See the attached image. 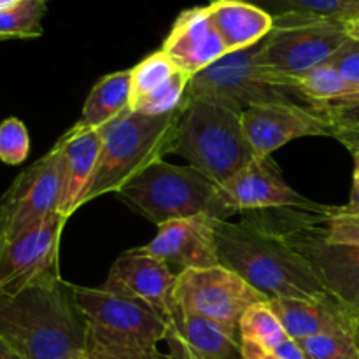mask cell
Returning <instances> with one entry per match:
<instances>
[{"label": "cell", "instance_id": "cell-3", "mask_svg": "<svg viewBox=\"0 0 359 359\" xmlns=\"http://www.w3.org/2000/svg\"><path fill=\"white\" fill-rule=\"evenodd\" d=\"M181 111L147 116L126 109L100 128L102 149L84 203L119 193L147 167L174 151Z\"/></svg>", "mask_w": 359, "mask_h": 359}, {"label": "cell", "instance_id": "cell-5", "mask_svg": "<svg viewBox=\"0 0 359 359\" xmlns=\"http://www.w3.org/2000/svg\"><path fill=\"white\" fill-rule=\"evenodd\" d=\"M172 153L219 186L256 158L241 112L209 100L184 102Z\"/></svg>", "mask_w": 359, "mask_h": 359}, {"label": "cell", "instance_id": "cell-7", "mask_svg": "<svg viewBox=\"0 0 359 359\" xmlns=\"http://www.w3.org/2000/svg\"><path fill=\"white\" fill-rule=\"evenodd\" d=\"M262 42L242 51L228 53L189 79L186 100H209L242 112L265 104H309L298 91L284 86L283 77L256 63ZM184 100V102H186Z\"/></svg>", "mask_w": 359, "mask_h": 359}, {"label": "cell", "instance_id": "cell-27", "mask_svg": "<svg viewBox=\"0 0 359 359\" xmlns=\"http://www.w3.org/2000/svg\"><path fill=\"white\" fill-rule=\"evenodd\" d=\"M44 0H21L11 9L0 13V41L7 39H35L42 35Z\"/></svg>", "mask_w": 359, "mask_h": 359}, {"label": "cell", "instance_id": "cell-36", "mask_svg": "<svg viewBox=\"0 0 359 359\" xmlns=\"http://www.w3.org/2000/svg\"><path fill=\"white\" fill-rule=\"evenodd\" d=\"M273 354L280 359H307L305 358L304 351H302V347L298 346L297 340L293 339H287L286 342L280 344V346L273 351Z\"/></svg>", "mask_w": 359, "mask_h": 359}, {"label": "cell", "instance_id": "cell-8", "mask_svg": "<svg viewBox=\"0 0 359 359\" xmlns=\"http://www.w3.org/2000/svg\"><path fill=\"white\" fill-rule=\"evenodd\" d=\"M347 39L344 20L287 13L273 18V28L262 41L256 63L266 72L300 77L328 63Z\"/></svg>", "mask_w": 359, "mask_h": 359}, {"label": "cell", "instance_id": "cell-11", "mask_svg": "<svg viewBox=\"0 0 359 359\" xmlns=\"http://www.w3.org/2000/svg\"><path fill=\"white\" fill-rule=\"evenodd\" d=\"M62 196V153L53 146L25 168L0 198V245L58 212Z\"/></svg>", "mask_w": 359, "mask_h": 359}, {"label": "cell", "instance_id": "cell-4", "mask_svg": "<svg viewBox=\"0 0 359 359\" xmlns=\"http://www.w3.org/2000/svg\"><path fill=\"white\" fill-rule=\"evenodd\" d=\"M116 196L156 226L198 214L221 221L235 216L221 195L219 184L189 165L181 167L163 160L147 167Z\"/></svg>", "mask_w": 359, "mask_h": 359}, {"label": "cell", "instance_id": "cell-19", "mask_svg": "<svg viewBox=\"0 0 359 359\" xmlns=\"http://www.w3.org/2000/svg\"><path fill=\"white\" fill-rule=\"evenodd\" d=\"M269 302L293 340L321 333H359L358 309L330 293L316 298H272Z\"/></svg>", "mask_w": 359, "mask_h": 359}, {"label": "cell", "instance_id": "cell-40", "mask_svg": "<svg viewBox=\"0 0 359 359\" xmlns=\"http://www.w3.org/2000/svg\"><path fill=\"white\" fill-rule=\"evenodd\" d=\"M20 2L21 0H0V13H2V11L11 9V7H14L16 4H20Z\"/></svg>", "mask_w": 359, "mask_h": 359}, {"label": "cell", "instance_id": "cell-16", "mask_svg": "<svg viewBox=\"0 0 359 359\" xmlns=\"http://www.w3.org/2000/svg\"><path fill=\"white\" fill-rule=\"evenodd\" d=\"M216 221L207 214L168 221L158 226L156 237L142 251L161 259L168 266H177L179 273L191 269H210L217 266Z\"/></svg>", "mask_w": 359, "mask_h": 359}, {"label": "cell", "instance_id": "cell-2", "mask_svg": "<svg viewBox=\"0 0 359 359\" xmlns=\"http://www.w3.org/2000/svg\"><path fill=\"white\" fill-rule=\"evenodd\" d=\"M219 263L255 290L272 298H316L326 294L300 252L270 228L242 219L216 221Z\"/></svg>", "mask_w": 359, "mask_h": 359}, {"label": "cell", "instance_id": "cell-25", "mask_svg": "<svg viewBox=\"0 0 359 359\" xmlns=\"http://www.w3.org/2000/svg\"><path fill=\"white\" fill-rule=\"evenodd\" d=\"M238 337L270 353L290 339L269 300L258 302L244 312L238 323Z\"/></svg>", "mask_w": 359, "mask_h": 359}, {"label": "cell", "instance_id": "cell-1", "mask_svg": "<svg viewBox=\"0 0 359 359\" xmlns=\"http://www.w3.org/2000/svg\"><path fill=\"white\" fill-rule=\"evenodd\" d=\"M0 335L25 359H86L88 325L62 276L0 294Z\"/></svg>", "mask_w": 359, "mask_h": 359}, {"label": "cell", "instance_id": "cell-33", "mask_svg": "<svg viewBox=\"0 0 359 359\" xmlns=\"http://www.w3.org/2000/svg\"><path fill=\"white\" fill-rule=\"evenodd\" d=\"M325 111L337 128H344V126H359V98L358 100L326 105Z\"/></svg>", "mask_w": 359, "mask_h": 359}, {"label": "cell", "instance_id": "cell-38", "mask_svg": "<svg viewBox=\"0 0 359 359\" xmlns=\"http://www.w3.org/2000/svg\"><path fill=\"white\" fill-rule=\"evenodd\" d=\"M0 359H25V358L21 356V354L18 353V351L14 349V347L11 346L2 335H0Z\"/></svg>", "mask_w": 359, "mask_h": 359}, {"label": "cell", "instance_id": "cell-26", "mask_svg": "<svg viewBox=\"0 0 359 359\" xmlns=\"http://www.w3.org/2000/svg\"><path fill=\"white\" fill-rule=\"evenodd\" d=\"M245 2L262 7L273 18L287 13H311L346 21L359 16V0H245Z\"/></svg>", "mask_w": 359, "mask_h": 359}, {"label": "cell", "instance_id": "cell-12", "mask_svg": "<svg viewBox=\"0 0 359 359\" xmlns=\"http://www.w3.org/2000/svg\"><path fill=\"white\" fill-rule=\"evenodd\" d=\"M67 221L56 212L0 245V294L18 293L60 276V238Z\"/></svg>", "mask_w": 359, "mask_h": 359}, {"label": "cell", "instance_id": "cell-20", "mask_svg": "<svg viewBox=\"0 0 359 359\" xmlns=\"http://www.w3.org/2000/svg\"><path fill=\"white\" fill-rule=\"evenodd\" d=\"M161 51L191 77L228 55L207 7L182 11L165 37Z\"/></svg>", "mask_w": 359, "mask_h": 359}, {"label": "cell", "instance_id": "cell-6", "mask_svg": "<svg viewBox=\"0 0 359 359\" xmlns=\"http://www.w3.org/2000/svg\"><path fill=\"white\" fill-rule=\"evenodd\" d=\"M328 209L330 205L321 210L248 212L245 219L283 235L287 244L304 256L326 293L359 309V248L326 241L321 219Z\"/></svg>", "mask_w": 359, "mask_h": 359}, {"label": "cell", "instance_id": "cell-15", "mask_svg": "<svg viewBox=\"0 0 359 359\" xmlns=\"http://www.w3.org/2000/svg\"><path fill=\"white\" fill-rule=\"evenodd\" d=\"M175 279L177 273L167 263L137 248L116 259L102 290L142 302L167 321L177 307L174 300Z\"/></svg>", "mask_w": 359, "mask_h": 359}, {"label": "cell", "instance_id": "cell-10", "mask_svg": "<svg viewBox=\"0 0 359 359\" xmlns=\"http://www.w3.org/2000/svg\"><path fill=\"white\" fill-rule=\"evenodd\" d=\"M174 300L181 311L202 316L238 333L244 312L269 298L226 266L217 265L177 273Z\"/></svg>", "mask_w": 359, "mask_h": 359}, {"label": "cell", "instance_id": "cell-14", "mask_svg": "<svg viewBox=\"0 0 359 359\" xmlns=\"http://www.w3.org/2000/svg\"><path fill=\"white\" fill-rule=\"evenodd\" d=\"M224 202L238 212L266 210H321L326 205L312 202L284 181L270 156H256L248 167L219 186Z\"/></svg>", "mask_w": 359, "mask_h": 359}, {"label": "cell", "instance_id": "cell-32", "mask_svg": "<svg viewBox=\"0 0 359 359\" xmlns=\"http://www.w3.org/2000/svg\"><path fill=\"white\" fill-rule=\"evenodd\" d=\"M330 65L335 67L351 84L359 88V42L347 39L342 48L330 58Z\"/></svg>", "mask_w": 359, "mask_h": 359}, {"label": "cell", "instance_id": "cell-31", "mask_svg": "<svg viewBox=\"0 0 359 359\" xmlns=\"http://www.w3.org/2000/svg\"><path fill=\"white\" fill-rule=\"evenodd\" d=\"M86 359H168V356L161 354L158 349L112 346L88 339Z\"/></svg>", "mask_w": 359, "mask_h": 359}, {"label": "cell", "instance_id": "cell-23", "mask_svg": "<svg viewBox=\"0 0 359 359\" xmlns=\"http://www.w3.org/2000/svg\"><path fill=\"white\" fill-rule=\"evenodd\" d=\"M132 97V74L130 70H118L98 79L91 88L90 95L83 105L79 121L76 123L81 128L100 130L112 119L121 116L130 109Z\"/></svg>", "mask_w": 359, "mask_h": 359}, {"label": "cell", "instance_id": "cell-21", "mask_svg": "<svg viewBox=\"0 0 359 359\" xmlns=\"http://www.w3.org/2000/svg\"><path fill=\"white\" fill-rule=\"evenodd\" d=\"M62 153V196L58 212L69 219L81 205L90 189L102 149L100 130L74 125L56 142Z\"/></svg>", "mask_w": 359, "mask_h": 359}, {"label": "cell", "instance_id": "cell-22", "mask_svg": "<svg viewBox=\"0 0 359 359\" xmlns=\"http://www.w3.org/2000/svg\"><path fill=\"white\" fill-rule=\"evenodd\" d=\"M207 11L226 53L259 44L273 28L272 14L245 0H212Z\"/></svg>", "mask_w": 359, "mask_h": 359}, {"label": "cell", "instance_id": "cell-39", "mask_svg": "<svg viewBox=\"0 0 359 359\" xmlns=\"http://www.w3.org/2000/svg\"><path fill=\"white\" fill-rule=\"evenodd\" d=\"M346 32H347V37L354 39V41L359 42V16L346 20Z\"/></svg>", "mask_w": 359, "mask_h": 359}, {"label": "cell", "instance_id": "cell-13", "mask_svg": "<svg viewBox=\"0 0 359 359\" xmlns=\"http://www.w3.org/2000/svg\"><path fill=\"white\" fill-rule=\"evenodd\" d=\"M245 139L256 156H270L287 142L304 137H333L337 126L325 109L302 104H265L241 112Z\"/></svg>", "mask_w": 359, "mask_h": 359}, {"label": "cell", "instance_id": "cell-34", "mask_svg": "<svg viewBox=\"0 0 359 359\" xmlns=\"http://www.w3.org/2000/svg\"><path fill=\"white\" fill-rule=\"evenodd\" d=\"M332 139L339 140L349 153L359 154V126H344L337 128Z\"/></svg>", "mask_w": 359, "mask_h": 359}, {"label": "cell", "instance_id": "cell-37", "mask_svg": "<svg viewBox=\"0 0 359 359\" xmlns=\"http://www.w3.org/2000/svg\"><path fill=\"white\" fill-rule=\"evenodd\" d=\"M340 209H342L344 212L359 214V168L358 167H354L353 188H351L349 202H347L346 205H340Z\"/></svg>", "mask_w": 359, "mask_h": 359}, {"label": "cell", "instance_id": "cell-35", "mask_svg": "<svg viewBox=\"0 0 359 359\" xmlns=\"http://www.w3.org/2000/svg\"><path fill=\"white\" fill-rule=\"evenodd\" d=\"M241 359H280L270 351L262 349L259 346L241 340Z\"/></svg>", "mask_w": 359, "mask_h": 359}, {"label": "cell", "instance_id": "cell-28", "mask_svg": "<svg viewBox=\"0 0 359 359\" xmlns=\"http://www.w3.org/2000/svg\"><path fill=\"white\" fill-rule=\"evenodd\" d=\"M297 342L307 359H359V333H321Z\"/></svg>", "mask_w": 359, "mask_h": 359}, {"label": "cell", "instance_id": "cell-30", "mask_svg": "<svg viewBox=\"0 0 359 359\" xmlns=\"http://www.w3.org/2000/svg\"><path fill=\"white\" fill-rule=\"evenodd\" d=\"M323 235L332 244L359 248V214L344 212L339 207H330L321 219Z\"/></svg>", "mask_w": 359, "mask_h": 359}, {"label": "cell", "instance_id": "cell-9", "mask_svg": "<svg viewBox=\"0 0 359 359\" xmlns=\"http://www.w3.org/2000/svg\"><path fill=\"white\" fill-rule=\"evenodd\" d=\"M76 300L88 325V339L112 346L158 349L167 325L142 302L109 293L102 287L74 284Z\"/></svg>", "mask_w": 359, "mask_h": 359}, {"label": "cell", "instance_id": "cell-17", "mask_svg": "<svg viewBox=\"0 0 359 359\" xmlns=\"http://www.w3.org/2000/svg\"><path fill=\"white\" fill-rule=\"evenodd\" d=\"M132 74L130 111L165 116L184 107L191 76L182 72L165 51H154L137 63Z\"/></svg>", "mask_w": 359, "mask_h": 359}, {"label": "cell", "instance_id": "cell-18", "mask_svg": "<svg viewBox=\"0 0 359 359\" xmlns=\"http://www.w3.org/2000/svg\"><path fill=\"white\" fill-rule=\"evenodd\" d=\"M168 359H241V337L210 319L175 307L165 321Z\"/></svg>", "mask_w": 359, "mask_h": 359}, {"label": "cell", "instance_id": "cell-24", "mask_svg": "<svg viewBox=\"0 0 359 359\" xmlns=\"http://www.w3.org/2000/svg\"><path fill=\"white\" fill-rule=\"evenodd\" d=\"M283 81L284 86L298 91L309 104L318 109L359 98V88L351 84L330 63H325L300 77H283Z\"/></svg>", "mask_w": 359, "mask_h": 359}, {"label": "cell", "instance_id": "cell-42", "mask_svg": "<svg viewBox=\"0 0 359 359\" xmlns=\"http://www.w3.org/2000/svg\"><path fill=\"white\" fill-rule=\"evenodd\" d=\"M358 314H359V309H358Z\"/></svg>", "mask_w": 359, "mask_h": 359}, {"label": "cell", "instance_id": "cell-41", "mask_svg": "<svg viewBox=\"0 0 359 359\" xmlns=\"http://www.w3.org/2000/svg\"><path fill=\"white\" fill-rule=\"evenodd\" d=\"M354 167L359 168V154H354Z\"/></svg>", "mask_w": 359, "mask_h": 359}, {"label": "cell", "instance_id": "cell-29", "mask_svg": "<svg viewBox=\"0 0 359 359\" xmlns=\"http://www.w3.org/2000/svg\"><path fill=\"white\" fill-rule=\"evenodd\" d=\"M30 154V133L21 119L7 118L0 123V161L21 165Z\"/></svg>", "mask_w": 359, "mask_h": 359}]
</instances>
